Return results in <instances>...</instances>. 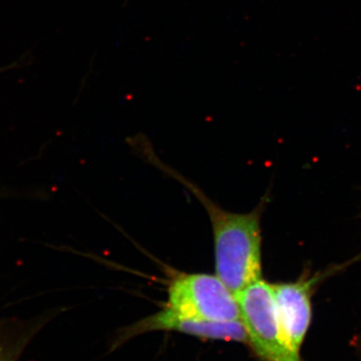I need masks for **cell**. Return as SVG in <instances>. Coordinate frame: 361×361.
<instances>
[{"instance_id": "cell-1", "label": "cell", "mask_w": 361, "mask_h": 361, "mask_svg": "<svg viewBox=\"0 0 361 361\" xmlns=\"http://www.w3.org/2000/svg\"><path fill=\"white\" fill-rule=\"evenodd\" d=\"M205 207L212 225L216 275L236 294L262 278L261 208L234 213L221 208L195 185L178 176Z\"/></svg>"}, {"instance_id": "cell-2", "label": "cell", "mask_w": 361, "mask_h": 361, "mask_svg": "<svg viewBox=\"0 0 361 361\" xmlns=\"http://www.w3.org/2000/svg\"><path fill=\"white\" fill-rule=\"evenodd\" d=\"M247 344L263 361H301L285 342L273 284L262 278L235 294Z\"/></svg>"}, {"instance_id": "cell-3", "label": "cell", "mask_w": 361, "mask_h": 361, "mask_svg": "<svg viewBox=\"0 0 361 361\" xmlns=\"http://www.w3.org/2000/svg\"><path fill=\"white\" fill-rule=\"evenodd\" d=\"M166 307L184 317L210 322L240 320L236 297L217 275L177 273L168 285Z\"/></svg>"}, {"instance_id": "cell-4", "label": "cell", "mask_w": 361, "mask_h": 361, "mask_svg": "<svg viewBox=\"0 0 361 361\" xmlns=\"http://www.w3.org/2000/svg\"><path fill=\"white\" fill-rule=\"evenodd\" d=\"M152 331H175L207 341H235L247 343L245 329L240 320L210 322L184 317L164 306L158 312L147 316L123 329L118 344Z\"/></svg>"}, {"instance_id": "cell-5", "label": "cell", "mask_w": 361, "mask_h": 361, "mask_svg": "<svg viewBox=\"0 0 361 361\" xmlns=\"http://www.w3.org/2000/svg\"><path fill=\"white\" fill-rule=\"evenodd\" d=\"M318 277H303L288 283L273 284L278 316L287 346L300 356L312 322V295Z\"/></svg>"}, {"instance_id": "cell-6", "label": "cell", "mask_w": 361, "mask_h": 361, "mask_svg": "<svg viewBox=\"0 0 361 361\" xmlns=\"http://www.w3.org/2000/svg\"><path fill=\"white\" fill-rule=\"evenodd\" d=\"M27 337L11 329H0V361H18Z\"/></svg>"}]
</instances>
